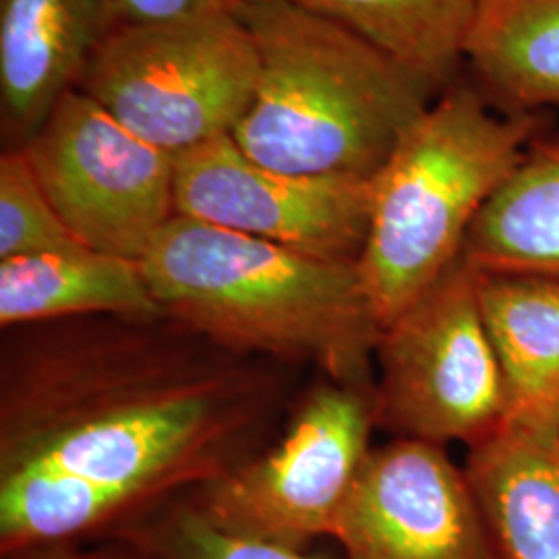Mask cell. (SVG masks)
<instances>
[{"label": "cell", "mask_w": 559, "mask_h": 559, "mask_svg": "<svg viewBox=\"0 0 559 559\" xmlns=\"http://www.w3.org/2000/svg\"><path fill=\"white\" fill-rule=\"evenodd\" d=\"M332 539L344 559H500L464 466L425 441L369 452Z\"/></svg>", "instance_id": "10"}, {"label": "cell", "mask_w": 559, "mask_h": 559, "mask_svg": "<svg viewBox=\"0 0 559 559\" xmlns=\"http://www.w3.org/2000/svg\"><path fill=\"white\" fill-rule=\"evenodd\" d=\"M90 316H164L141 261L87 247L0 261L4 332Z\"/></svg>", "instance_id": "13"}, {"label": "cell", "mask_w": 559, "mask_h": 559, "mask_svg": "<svg viewBox=\"0 0 559 559\" xmlns=\"http://www.w3.org/2000/svg\"><path fill=\"white\" fill-rule=\"evenodd\" d=\"M483 272L559 278V135L547 129L487 201L462 249Z\"/></svg>", "instance_id": "16"}, {"label": "cell", "mask_w": 559, "mask_h": 559, "mask_svg": "<svg viewBox=\"0 0 559 559\" xmlns=\"http://www.w3.org/2000/svg\"><path fill=\"white\" fill-rule=\"evenodd\" d=\"M0 475L50 468L166 500L261 452L286 367L170 316H90L9 330Z\"/></svg>", "instance_id": "1"}, {"label": "cell", "mask_w": 559, "mask_h": 559, "mask_svg": "<svg viewBox=\"0 0 559 559\" xmlns=\"http://www.w3.org/2000/svg\"><path fill=\"white\" fill-rule=\"evenodd\" d=\"M547 129V112H501L464 75L411 124L373 179L359 261L381 330L459 260L480 210Z\"/></svg>", "instance_id": "4"}, {"label": "cell", "mask_w": 559, "mask_h": 559, "mask_svg": "<svg viewBox=\"0 0 559 559\" xmlns=\"http://www.w3.org/2000/svg\"><path fill=\"white\" fill-rule=\"evenodd\" d=\"M83 247L60 221L23 147L0 154V261Z\"/></svg>", "instance_id": "19"}, {"label": "cell", "mask_w": 559, "mask_h": 559, "mask_svg": "<svg viewBox=\"0 0 559 559\" xmlns=\"http://www.w3.org/2000/svg\"><path fill=\"white\" fill-rule=\"evenodd\" d=\"M258 78L230 138L288 175L373 180L440 94L373 41L284 0H239Z\"/></svg>", "instance_id": "3"}, {"label": "cell", "mask_w": 559, "mask_h": 559, "mask_svg": "<svg viewBox=\"0 0 559 559\" xmlns=\"http://www.w3.org/2000/svg\"><path fill=\"white\" fill-rule=\"evenodd\" d=\"M373 41L438 94L462 78L479 0H284Z\"/></svg>", "instance_id": "18"}, {"label": "cell", "mask_w": 559, "mask_h": 559, "mask_svg": "<svg viewBox=\"0 0 559 559\" xmlns=\"http://www.w3.org/2000/svg\"><path fill=\"white\" fill-rule=\"evenodd\" d=\"M102 36L100 0H0L2 150L32 140Z\"/></svg>", "instance_id": "11"}, {"label": "cell", "mask_w": 559, "mask_h": 559, "mask_svg": "<svg viewBox=\"0 0 559 559\" xmlns=\"http://www.w3.org/2000/svg\"><path fill=\"white\" fill-rule=\"evenodd\" d=\"M373 385L325 378L300 400L274 445L187 491L185 500L242 539L309 549L332 537L373 450Z\"/></svg>", "instance_id": "7"}, {"label": "cell", "mask_w": 559, "mask_h": 559, "mask_svg": "<svg viewBox=\"0 0 559 559\" xmlns=\"http://www.w3.org/2000/svg\"><path fill=\"white\" fill-rule=\"evenodd\" d=\"M477 272L506 385V420L559 429V278Z\"/></svg>", "instance_id": "14"}, {"label": "cell", "mask_w": 559, "mask_h": 559, "mask_svg": "<svg viewBox=\"0 0 559 559\" xmlns=\"http://www.w3.org/2000/svg\"><path fill=\"white\" fill-rule=\"evenodd\" d=\"M9 559H152L140 545L120 535L117 543L96 549H38Z\"/></svg>", "instance_id": "22"}, {"label": "cell", "mask_w": 559, "mask_h": 559, "mask_svg": "<svg viewBox=\"0 0 559 559\" xmlns=\"http://www.w3.org/2000/svg\"><path fill=\"white\" fill-rule=\"evenodd\" d=\"M23 152L60 221L83 247L141 261L177 216L175 156L67 92Z\"/></svg>", "instance_id": "8"}, {"label": "cell", "mask_w": 559, "mask_h": 559, "mask_svg": "<svg viewBox=\"0 0 559 559\" xmlns=\"http://www.w3.org/2000/svg\"><path fill=\"white\" fill-rule=\"evenodd\" d=\"M120 535L140 545L152 559H328L309 554V549L228 535L187 500L170 503L154 519L129 524Z\"/></svg>", "instance_id": "20"}, {"label": "cell", "mask_w": 559, "mask_h": 559, "mask_svg": "<svg viewBox=\"0 0 559 559\" xmlns=\"http://www.w3.org/2000/svg\"><path fill=\"white\" fill-rule=\"evenodd\" d=\"M141 267L166 316L230 353L376 383L381 325L359 265L175 216Z\"/></svg>", "instance_id": "2"}, {"label": "cell", "mask_w": 559, "mask_h": 559, "mask_svg": "<svg viewBox=\"0 0 559 559\" xmlns=\"http://www.w3.org/2000/svg\"><path fill=\"white\" fill-rule=\"evenodd\" d=\"M464 471L500 559H559V429L503 420Z\"/></svg>", "instance_id": "12"}, {"label": "cell", "mask_w": 559, "mask_h": 559, "mask_svg": "<svg viewBox=\"0 0 559 559\" xmlns=\"http://www.w3.org/2000/svg\"><path fill=\"white\" fill-rule=\"evenodd\" d=\"M462 75L501 112L558 108L559 0H479Z\"/></svg>", "instance_id": "15"}, {"label": "cell", "mask_w": 559, "mask_h": 559, "mask_svg": "<svg viewBox=\"0 0 559 559\" xmlns=\"http://www.w3.org/2000/svg\"><path fill=\"white\" fill-rule=\"evenodd\" d=\"M100 2L102 13H104V34L120 27L235 11L239 4V0H100Z\"/></svg>", "instance_id": "21"}, {"label": "cell", "mask_w": 559, "mask_h": 559, "mask_svg": "<svg viewBox=\"0 0 559 559\" xmlns=\"http://www.w3.org/2000/svg\"><path fill=\"white\" fill-rule=\"evenodd\" d=\"M150 496L62 471L25 468L0 475V554L15 558L138 516Z\"/></svg>", "instance_id": "17"}, {"label": "cell", "mask_w": 559, "mask_h": 559, "mask_svg": "<svg viewBox=\"0 0 559 559\" xmlns=\"http://www.w3.org/2000/svg\"><path fill=\"white\" fill-rule=\"evenodd\" d=\"M376 423L394 440L473 448L508 413L500 360L479 300V272L460 255L381 330Z\"/></svg>", "instance_id": "6"}, {"label": "cell", "mask_w": 559, "mask_h": 559, "mask_svg": "<svg viewBox=\"0 0 559 559\" xmlns=\"http://www.w3.org/2000/svg\"><path fill=\"white\" fill-rule=\"evenodd\" d=\"M258 78L255 46L235 11L106 32L78 90L170 156L230 135Z\"/></svg>", "instance_id": "5"}, {"label": "cell", "mask_w": 559, "mask_h": 559, "mask_svg": "<svg viewBox=\"0 0 559 559\" xmlns=\"http://www.w3.org/2000/svg\"><path fill=\"white\" fill-rule=\"evenodd\" d=\"M373 180L300 177L251 160L230 135L175 156L177 216L359 265Z\"/></svg>", "instance_id": "9"}]
</instances>
